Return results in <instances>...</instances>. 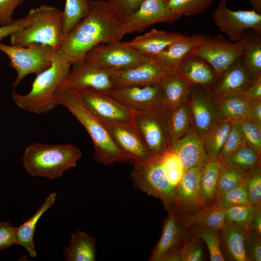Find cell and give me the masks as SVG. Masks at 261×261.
Instances as JSON below:
<instances>
[{"mask_svg": "<svg viewBox=\"0 0 261 261\" xmlns=\"http://www.w3.org/2000/svg\"><path fill=\"white\" fill-rule=\"evenodd\" d=\"M96 240L84 232L78 231L71 235L70 245L64 251L67 261H94L96 258Z\"/></svg>", "mask_w": 261, "mask_h": 261, "instance_id": "obj_28", "label": "cell"}, {"mask_svg": "<svg viewBox=\"0 0 261 261\" xmlns=\"http://www.w3.org/2000/svg\"><path fill=\"white\" fill-rule=\"evenodd\" d=\"M200 37L195 54L208 62L218 76L234 62L242 58L244 50L241 41L232 43L220 34L213 36L200 34Z\"/></svg>", "mask_w": 261, "mask_h": 261, "instance_id": "obj_10", "label": "cell"}, {"mask_svg": "<svg viewBox=\"0 0 261 261\" xmlns=\"http://www.w3.org/2000/svg\"><path fill=\"white\" fill-rule=\"evenodd\" d=\"M200 41V34L186 36L151 57L164 68L176 72L186 60L195 53Z\"/></svg>", "mask_w": 261, "mask_h": 261, "instance_id": "obj_23", "label": "cell"}, {"mask_svg": "<svg viewBox=\"0 0 261 261\" xmlns=\"http://www.w3.org/2000/svg\"><path fill=\"white\" fill-rule=\"evenodd\" d=\"M245 249L249 261H261V235L249 231L245 238Z\"/></svg>", "mask_w": 261, "mask_h": 261, "instance_id": "obj_49", "label": "cell"}, {"mask_svg": "<svg viewBox=\"0 0 261 261\" xmlns=\"http://www.w3.org/2000/svg\"><path fill=\"white\" fill-rule=\"evenodd\" d=\"M238 95L247 101L261 99V75L255 79L248 88Z\"/></svg>", "mask_w": 261, "mask_h": 261, "instance_id": "obj_54", "label": "cell"}, {"mask_svg": "<svg viewBox=\"0 0 261 261\" xmlns=\"http://www.w3.org/2000/svg\"><path fill=\"white\" fill-rule=\"evenodd\" d=\"M161 160L170 183L176 190L185 172V169L178 156L172 149L161 155Z\"/></svg>", "mask_w": 261, "mask_h": 261, "instance_id": "obj_42", "label": "cell"}, {"mask_svg": "<svg viewBox=\"0 0 261 261\" xmlns=\"http://www.w3.org/2000/svg\"><path fill=\"white\" fill-rule=\"evenodd\" d=\"M71 66L55 58L50 67L36 75L29 91L21 94L12 91L16 106L26 112L41 114L53 110L58 104L55 95Z\"/></svg>", "mask_w": 261, "mask_h": 261, "instance_id": "obj_5", "label": "cell"}, {"mask_svg": "<svg viewBox=\"0 0 261 261\" xmlns=\"http://www.w3.org/2000/svg\"><path fill=\"white\" fill-rule=\"evenodd\" d=\"M252 208L253 206L249 204L224 208L225 224L237 227L248 232Z\"/></svg>", "mask_w": 261, "mask_h": 261, "instance_id": "obj_40", "label": "cell"}, {"mask_svg": "<svg viewBox=\"0 0 261 261\" xmlns=\"http://www.w3.org/2000/svg\"><path fill=\"white\" fill-rule=\"evenodd\" d=\"M171 149L178 156L185 171L194 167L203 169L209 161L203 141L194 129L188 130Z\"/></svg>", "mask_w": 261, "mask_h": 261, "instance_id": "obj_22", "label": "cell"}, {"mask_svg": "<svg viewBox=\"0 0 261 261\" xmlns=\"http://www.w3.org/2000/svg\"><path fill=\"white\" fill-rule=\"evenodd\" d=\"M213 0H168L167 7L174 15L180 18L203 13Z\"/></svg>", "mask_w": 261, "mask_h": 261, "instance_id": "obj_38", "label": "cell"}, {"mask_svg": "<svg viewBox=\"0 0 261 261\" xmlns=\"http://www.w3.org/2000/svg\"><path fill=\"white\" fill-rule=\"evenodd\" d=\"M0 51L9 58V65L16 72L12 85L16 87L28 75H36L50 67L55 58L56 50L46 44H32L27 46L5 44L0 42Z\"/></svg>", "mask_w": 261, "mask_h": 261, "instance_id": "obj_8", "label": "cell"}, {"mask_svg": "<svg viewBox=\"0 0 261 261\" xmlns=\"http://www.w3.org/2000/svg\"><path fill=\"white\" fill-rule=\"evenodd\" d=\"M192 227L198 237L206 244L210 261H225L220 249V231L202 226Z\"/></svg>", "mask_w": 261, "mask_h": 261, "instance_id": "obj_41", "label": "cell"}, {"mask_svg": "<svg viewBox=\"0 0 261 261\" xmlns=\"http://www.w3.org/2000/svg\"><path fill=\"white\" fill-rule=\"evenodd\" d=\"M17 245L16 228L8 221L0 222V250Z\"/></svg>", "mask_w": 261, "mask_h": 261, "instance_id": "obj_50", "label": "cell"}, {"mask_svg": "<svg viewBox=\"0 0 261 261\" xmlns=\"http://www.w3.org/2000/svg\"><path fill=\"white\" fill-rule=\"evenodd\" d=\"M181 219L188 228L202 226L220 231L225 225L224 208L216 201L204 205Z\"/></svg>", "mask_w": 261, "mask_h": 261, "instance_id": "obj_26", "label": "cell"}, {"mask_svg": "<svg viewBox=\"0 0 261 261\" xmlns=\"http://www.w3.org/2000/svg\"><path fill=\"white\" fill-rule=\"evenodd\" d=\"M116 13L121 23L138 9L144 0H105Z\"/></svg>", "mask_w": 261, "mask_h": 261, "instance_id": "obj_48", "label": "cell"}, {"mask_svg": "<svg viewBox=\"0 0 261 261\" xmlns=\"http://www.w3.org/2000/svg\"><path fill=\"white\" fill-rule=\"evenodd\" d=\"M245 145L246 143L242 132L240 122H232L229 134L217 160L222 161L226 157Z\"/></svg>", "mask_w": 261, "mask_h": 261, "instance_id": "obj_44", "label": "cell"}, {"mask_svg": "<svg viewBox=\"0 0 261 261\" xmlns=\"http://www.w3.org/2000/svg\"><path fill=\"white\" fill-rule=\"evenodd\" d=\"M232 122L220 119L208 130L203 143L209 161L217 160L229 134Z\"/></svg>", "mask_w": 261, "mask_h": 261, "instance_id": "obj_32", "label": "cell"}, {"mask_svg": "<svg viewBox=\"0 0 261 261\" xmlns=\"http://www.w3.org/2000/svg\"><path fill=\"white\" fill-rule=\"evenodd\" d=\"M81 157L80 149L73 145L35 143L26 148L22 160L31 176L55 179L76 167Z\"/></svg>", "mask_w": 261, "mask_h": 261, "instance_id": "obj_3", "label": "cell"}, {"mask_svg": "<svg viewBox=\"0 0 261 261\" xmlns=\"http://www.w3.org/2000/svg\"><path fill=\"white\" fill-rule=\"evenodd\" d=\"M56 197L55 192L50 194L36 213L16 228L17 245L22 246L32 258L37 255L33 241L37 224L42 216L54 204Z\"/></svg>", "mask_w": 261, "mask_h": 261, "instance_id": "obj_27", "label": "cell"}, {"mask_svg": "<svg viewBox=\"0 0 261 261\" xmlns=\"http://www.w3.org/2000/svg\"><path fill=\"white\" fill-rule=\"evenodd\" d=\"M220 117L231 122H241L247 119L248 101L238 95L215 98Z\"/></svg>", "mask_w": 261, "mask_h": 261, "instance_id": "obj_34", "label": "cell"}, {"mask_svg": "<svg viewBox=\"0 0 261 261\" xmlns=\"http://www.w3.org/2000/svg\"><path fill=\"white\" fill-rule=\"evenodd\" d=\"M179 18L169 10L163 0H144L138 9L121 23L119 39L133 32H140L156 23H171Z\"/></svg>", "mask_w": 261, "mask_h": 261, "instance_id": "obj_15", "label": "cell"}, {"mask_svg": "<svg viewBox=\"0 0 261 261\" xmlns=\"http://www.w3.org/2000/svg\"><path fill=\"white\" fill-rule=\"evenodd\" d=\"M59 87L74 90L89 88L108 92L114 86L110 71L84 59L71 65Z\"/></svg>", "mask_w": 261, "mask_h": 261, "instance_id": "obj_13", "label": "cell"}, {"mask_svg": "<svg viewBox=\"0 0 261 261\" xmlns=\"http://www.w3.org/2000/svg\"><path fill=\"white\" fill-rule=\"evenodd\" d=\"M240 123L246 144L261 155V124L247 119Z\"/></svg>", "mask_w": 261, "mask_h": 261, "instance_id": "obj_46", "label": "cell"}, {"mask_svg": "<svg viewBox=\"0 0 261 261\" xmlns=\"http://www.w3.org/2000/svg\"><path fill=\"white\" fill-rule=\"evenodd\" d=\"M223 162L216 160L208 161L202 169L200 177V188L205 205L216 202L217 186Z\"/></svg>", "mask_w": 261, "mask_h": 261, "instance_id": "obj_33", "label": "cell"}, {"mask_svg": "<svg viewBox=\"0 0 261 261\" xmlns=\"http://www.w3.org/2000/svg\"><path fill=\"white\" fill-rule=\"evenodd\" d=\"M216 26L227 36L229 41L239 42L244 32L252 29L261 34V14L253 10L233 11L226 0H220L213 13Z\"/></svg>", "mask_w": 261, "mask_h": 261, "instance_id": "obj_12", "label": "cell"}, {"mask_svg": "<svg viewBox=\"0 0 261 261\" xmlns=\"http://www.w3.org/2000/svg\"><path fill=\"white\" fill-rule=\"evenodd\" d=\"M101 122L106 129L114 142L134 162L148 158L153 155L134 126L123 123Z\"/></svg>", "mask_w": 261, "mask_h": 261, "instance_id": "obj_21", "label": "cell"}, {"mask_svg": "<svg viewBox=\"0 0 261 261\" xmlns=\"http://www.w3.org/2000/svg\"><path fill=\"white\" fill-rule=\"evenodd\" d=\"M190 115L194 130L202 140L220 118L217 104L203 88L192 85L190 96Z\"/></svg>", "mask_w": 261, "mask_h": 261, "instance_id": "obj_20", "label": "cell"}, {"mask_svg": "<svg viewBox=\"0 0 261 261\" xmlns=\"http://www.w3.org/2000/svg\"><path fill=\"white\" fill-rule=\"evenodd\" d=\"M121 22L106 0H90L89 11L64 38L55 58L71 66L85 58L93 47L102 43L120 42Z\"/></svg>", "mask_w": 261, "mask_h": 261, "instance_id": "obj_1", "label": "cell"}, {"mask_svg": "<svg viewBox=\"0 0 261 261\" xmlns=\"http://www.w3.org/2000/svg\"><path fill=\"white\" fill-rule=\"evenodd\" d=\"M249 231L261 235V204L253 206Z\"/></svg>", "mask_w": 261, "mask_h": 261, "instance_id": "obj_55", "label": "cell"}, {"mask_svg": "<svg viewBox=\"0 0 261 261\" xmlns=\"http://www.w3.org/2000/svg\"><path fill=\"white\" fill-rule=\"evenodd\" d=\"M186 36L179 32L153 29L149 32L124 43L144 56H153Z\"/></svg>", "mask_w": 261, "mask_h": 261, "instance_id": "obj_24", "label": "cell"}, {"mask_svg": "<svg viewBox=\"0 0 261 261\" xmlns=\"http://www.w3.org/2000/svg\"><path fill=\"white\" fill-rule=\"evenodd\" d=\"M55 98L58 104L67 108L88 133L98 162L103 166L116 162L133 164L134 160L117 146L103 125L86 107L77 90L59 87Z\"/></svg>", "mask_w": 261, "mask_h": 261, "instance_id": "obj_2", "label": "cell"}, {"mask_svg": "<svg viewBox=\"0 0 261 261\" xmlns=\"http://www.w3.org/2000/svg\"><path fill=\"white\" fill-rule=\"evenodd\" d=\"M256 78L239 59L218 77L210 88L211 95L215 98L238 95L248 88Z\"/></svg>", "mask_w": 261, "mask_h": 261, "instance_id": "obj_19", "label": "cell"}, {"mask_svg": "<svg viewBox=\"0 0 261 261\" xmlns=\"http://www.w3.org/2000/svg\"><path fill=\"white\" fill-rule=\"evenodd\" d=\"M260 155L246 144L221 161L235 167L246 173L260 167Z\"/></svg>", "mask_w": 261, "mask_h": 261, "instance_id": "obj_37", "label": "cell"}, {"mask_svg": "<svg viewBox=\"0 0 261 261\" xmlns=\"http://www.w3.org/2000/svg\"><path fill=\"white\" fill-rule=\"evenodd\" d=\"M24 0H0V25L7 26L13 21V15L17 7Z\"/></svg>", "mask_w": 261, "mask_h": 261, "instance_id": "obj_51", "label": "cell"}, {"mask_svg": "<svg viewBox=\"0 0 261 261\" xmlns=\"http://www.w3.org/2000/svg\"><path fill=\"white\" fill-rule=\"evenodd\" d=\"M163 0L167 2L168 0Z\"/></svg>", "mask_w": 261, "mask_h": 261, "instance_id": "obj_57", "label": "cell"}, {"mask_svg": "<svg viewBox=\"0 0 261 261\" xmlns=\"http://www.w3.org/2000/svg\"><path fill=\"white\" fill-rule=\"evenodd\" d=\"M190 117V108L185 103L170 108L169 128L173 145L188 131Z\"/></svg>", "mask_w": 261, "mask_h": 261, "instance_id": "obj_36", "label": "cell"}, {"mask_svg": "<svg viewBox=\"0 0 261 261\" xmlns=\"http://www.w3.org/2000/svg\"><path fill=\"white\" fill-rule=\"evenodd\" d=\"M223 163L218 183V197L238 187L245 180L246 173L244 172L233 166Z\"/></svg>", "mask_w": 261, "mask_h": 261, "instance_id": "obj_39", "label": "cell"}, {"mask_svg": "<svg viewBox=\"0 0 261 261\" xmlns=\"http://www.w3.org/2000/svg\"><path fill=\"white\" fill-rule=\"evenodd\" d=\"M202 170L194 167L186 170L177 187L172 210L181 218L205 205L200 188Z\"/></svg>", "mask_w": 261, "mask_h": 261, "instance_id": "obj_18", "label": "cell"}, {"mask_svg": "<svg viewBox=\"0 0 261 261\" xmlns=\"http://www.w3.org/2000/svg\"><path fill=\"white\" fill-rule=\"evenodd\" d=\"M161 86L163 103L170 108L186 102L190 96L192 86L176 72L165 76Z\"/></svg>", "mask_w": 261, "mask_h": 261, "instance_id": "obj_29", "label": "cell"}, {"mask_svg": "<svg viewBox=\"0 0 261 261\" xmlns=\"http://www.w3.org/2000/svg\"><path fill=\"white\" fill-rule=\"evenodd\" d=\"M27 16L29 24L10 36L11 45L27 46L32 44L49 45L56 51L64 40L62 11L50 5H43L30 9Z\"/></svg>", "mask_w": 261, "mask_h": 261, "instance_id": "obj_4", "label": "cell"}, {"mask_svg": "<svg viewBox=\"0 0 261 261\" xmlns=\"http://www.w3.org/2000/svg\"><path fill=\"white\" fill-rule=\"evenodd\" d=\"M29 22V18L26 16L24 18L14 20L11 24L7 26H0V40L26 28Z\"/></svg>", "mask_w": 261, "mask_h": 261, "instance_id": "obj_52", "label": "cell"}, {"mask_svg": "<svg viewBox=\"0 0 261 261\" xmlns=\"http://www.w3.org/2000/svg\"><path fill=\"white\" fill-rule=\"evenodd\" d=\"M248 232L237 227L226 224L220 230V238L226 252L232 260L249 261L245 246V238Z\"/></svg>", "mask_w": 261, "mask_h": 261, "instance_id": "obj_30", "label": "cell"}, {"mask_svg": "<svg viewBox=\"0 0 261 261\" xmlns=\"http://www.w3.org/2000/svg\"><path fill=\"white\" fill-rule=\"evenodd\" d=\"M188 232L184 244L179 250L180 261H201L203 260V250L201 239L194 231Z\"/></svg>", "mask_w": 261, "mask_h": 261, "instance_id": "obj_45", "label": "cell"}, {"mask_svg": "<svg viewBox=\"0 0 261 261\" xmlns=\"http://www.w3.org/2000/svg\"><path fill=\"white\" fill-rule=\"evenodd\" d=\"M107 93L135 112L144 111L163 103L161 84L147 86L116 87H114Z\"/></svg>", "mask_w": 261, "mask_h": 261, "instance_id": "obj_17", "label": "cell"}, {"mask_svg": "<svg viewBox=\"0 0 261 261\" xmlns=\"http://www.w3.org/2000/svg\"><path fill=\"white\" fill-rule=\"evenodd\" d=\"M247 119L261 124V99L248 101Z\"/></svg>", "mask_w": 261, "mask_h": 261, "instance_id": "obj_53", "label": "cell"}, {"mask_svg": "<svg viewBox=\"0 0 261 261\" xmlns=\"http://www.w3.org/2000/svg\"><path fill=\"white\" fill-rule=\"evenodd\" d=\"M173 72L160 65L152 57L145 56L137 66L110 73L113 84L116 87L160 85L165 76Z\"/></svg>", "mask_w": 261, "mask_h": 261, "instance_id": "obj_16", "label": "cell"}, {"mask_svg": "<svg viewBox=\"0 0 261 261\" xmlns=\"http://www.w3.org/2000/svg\"><path fill=\"white\" fill-rule=\"evenodd\" d=\"M76 90L86 107L100 121L123 123L134 127L133 118L135 112L107 92L89 88Z\"/></svg>", "mask_w": 261, "mask_h": 261, "instance_id": "obj_11", "label": "cell"}, {"mask_svg": "<svg viewBox=\"0 0 261 261\" xmlns=\"http://www.w3.org/2000/svg\"><path fill=\"white\" fill-rule=\"evenodd\" d=\"M261 35L252 29H248L244 32L240 40L244 50L243 61L256 78L261 75Z\"/></svg>", "mask_w": 261, "mask_h": 261, "instance_id": "obj_31", "label": "cell"}, {"mask_svg": "<svg viewBox=\"0 0 261 261\" xmlns=\"http://www.w3.org/2000/svg\"><path fill=\"white\" fill-rule=\"evenodd\" d=\"M245 189L248 203L261 204V172L260 167L246 173Z\"/></svg>", "mask_w": 261, "mask_h": 261, "instance_id": "obj_43", "label": "cell"}, {"mask_svg": "<svg viewBox=\"0 0 261 261\" xmlns=\"http://www.w3.org/2000/svg\"><path fill=\"white\" fill-rule=\"evenodd\" d=\"M145 56L124 42L102 43L91 49L85 58L99 67L110 72L135 67Z\"/></svg>", "mask_w": 261, "mask_h": 261, "instance_id": "obj_9", "label": "cell"}, {"mask_svg": "<svg viewBox=\"0 0 261 261\" xmlns=\"http://www.w3.org/2000/svg\"><path fill=\"white\" fill-rule=\"evenodd\" d=\"M176 72L192 85L210 88L218 77L211 65L195 54L189 57Z\"/></svg>", "mask_w": 261, "mask_h": 261, "instance_id": "obj_25", "label": "cell"}, {"mask_svg": "<svg viewBox=\"0 0 261 261\" xmlns=\"http://www.w3.org/2000/svg\"><path fill=\"white\" fill-rule=\"evenodd\" d=\"M253 8V10L256 13H261V0H248Z\"/></svg>", "mask_w": 261, "mask_h": 261, "instance_id": "obj_56", "label": "cell"}, {"mask_svg": "<svg viewBox=\"0 0 261 261\" xmlns=\"http://www.w3.org/2000/svg\"><path fill=\"white\" fill-rule=\"evenodd\" d=\"M216 201L223 208L232 206L249 204L245 182L238 187L219 195Z\"/></svg>", "mask_w": 261, "mask_h": 261, "instance_id": "obj_47", "label": "cell"}, {"mask_svg": "<svg viewBox=\"0 0 261 261\" xmlns=\"http://www.w3.org/2000/svg\"><path fill=\"white\" fill-rule=\"evenodd\" d=\"M130 173L134 187L145 194L160 199L166 209H173L176 189L171 185L163 167L161 155L137 160Z\"/></svg>", "mask_w": 261, "mask_h": 261, "instance_id": "obj_6", "label": "cell"}, {"mask_svg": "<svg viewBox=\"0 0 261 261\" xmlns=\"http://www.w3.org/2000/svg\"><path fill=\"white\" fill-rule=\"evenodd\" d=\"M89 8L90 0H65L62 11L64 38L87 16Z\"/></svg>", "mask_w": 261, "mask_h": 261, "instance_id": "obj_35", "label": "cell"}, {"mask_svg": "<svg viewBox=\"0 0 261 261\" xmlns=\"http://www.w3.org/2000/svg\"><path fill=\"white\" fill-rule=\"evenodd\" d=\"M170 109L163 103L135 113V128L153 155H162L172 147L169 128Z\"/></svg>", "mask_w": 261, "mask_h": 261, "instance_id": "obj_7", "label": "cell"}, {"mask_svg": "<svg viewBox=\"0 0 261 261\" xmlns=\"http://www.w3.org/2000/svg\"><path fill=\"white\" fill-rule=\"evenodd\" d=\"M165 218L161 236L153 250L150 261H180L179 250L188 232L180 217L173 210Z\"/></svg>", "mask_w": 261, "mask_h": 261, "instance_id": "obj_14", "label": "cell"}]
</instances>
